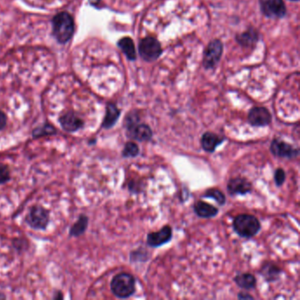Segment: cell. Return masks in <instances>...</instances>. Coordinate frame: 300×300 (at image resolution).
Wrapping results in <instances>:
<instances>
[{
    "label": "cell",
    "mask_w": 300,
    "mask_h": 300,
    "mask_svg": "<svg viewBox=\"0 0 300 300\" xmlns=\"http://www.w3.org/2000/svg\"><path fill=\"white\" fill-rule=\"evenodd\" d=\"M75 30L74 19L67 12H61L52 19V33L59 43L69 42Z\"/></svg>",
    "instance_id": "1"
},
{
    "label": "cell",
    "mask_w": 300,
    "mask_h": 300,
    "mask_svg": "<svg viewBox=\"0 0 300 300\" xmlns=\"http://www.w3.org/2000/svg\"><path fill=\"white\" fill-rule=\"evenodd\" d=\"M112 293L118 298H128L136 291V280L132 274L120 273L112 279Z\"/></svg>",
    "instance_id": "2"
},
{
    "label": "cell",
    "mask_w": 300,
    "mask_h": 300,
    "mask_svg": "<svg viewBox=\"0 0 300 300\" xmlns=\"http://www.w3.org/2000/svg\"><path fill=\"white\" fill-rule=\"evenodd\" d=\"M125 128L127 136L131 139L138 142L150 141L153 137V131L149 125L138 123V118L134 113H130L125 119Z\"/></svg>",
    "instance_id": "3"
},
{
    "label": "cell",
    "mask_w": 300,
    "mask_h": 300,
    "mask_svg": "<svg viewBox=\"0 0 300 300\" xmlns=\"http://www.w3.org/2000/svg\"><path fill=\"white\" fill-rule=\"evenodd\" d=\"M233 229L242 238H252L261 230V223L255 216L240 214L237 216L233 223Z\"/></svg>",
    "instance_id": "4"
},
{
    "label": "cell",
    "mask_w": 300,
    "mask_h": 300,
    "mask_svg": "<svg viewBox=\"0 0 300 300\" xmlns=\"http://www.w3.org/2000/svg\"><path fill=\"white\" fill-rule=\"evenodd\" d=\"M138 51L141 58L147 62L157 60L162 53V48L160 42L153 36H147L141 40Z\"/></svg>",
    "instance_id": "5"
},
{
    "label": "cell",
    "mask_w": 300,
    "mask_h": 300,
    "mask_svg": "<svg viewBox=\"0 0 300 300\" xmlns=\"http://www.w3.org/2000/svg\"><path fill=\"white\" fill-rule=\"evenodd\" d=\"M29 227L35 230H44L49 223L48 211L41 206H33L26 217Z\"/></svg>",
    "instance_id": "6"
},
{
    "label": "cell",
    "mask_w": 300,
    "mask_h": 300,
    "mask_svg": "<svg viewBox=\"0 0 300 300\" xmlns=\"http://www.w3.org/2000/svg\"><path fill=\"white\" fill-rule=\"evenodd\" d=\"M223 54V44L219 40L211 41L205 51L203 64L205 69H212L220 61Z\"/></svg>",
    "instance_id": "7"
},
{
    "label": "cell",
    "mask_w": 300,
    "mask_h": 300,
    "mask_svg": "<svg viewBox=\"0 0 300 300\" xmlns=\"http://www.w3.org/2000/svg\"><path fill=\"white\" fill-rule=\"evenodd\" d=\"M269 149L273 155L282 159L292 160L299 154V150L297 148H294L291 144L278 138H274L272 141Z\"/></svg>",
    "instance_id": "8"
},
{
    "label": "cell",
    "mask_w": 300,
    "mask_h": 300,
    "mask_svg": "<svg viewBox=\"0 0 300 300\" xmlns=\"http://www.w3.org/2000/svg\"><path fill=\"white\" fill-rule=\"evenodd\" d=\"M261 7L263 14L269 18H284L286 15L283 0H262Z\"/></svg>",
    "instance_id": "9"
},
{
    "label": "cell",
    "mask_w": 300,
    "mask_h": 300,
    "mask_svg": "<svg viewBox=\"0 0 300 300\" xmlns=\"http://www.w3.org/2000/svg\"><path fill=\"white\" fill-rule=\"evenodd\" d=\"M249 123L255 127H264L272 121V115L268 109L263 107H255L248 113Z\"/></svg>",
    "instance_id": "10"
},
{
    "label": "cell",
    "mask_w": 300,
    "mask_h": 300,
    "mask_svg": "<svg viewBox=\"0 0 300 300\" xmlns=\"http://www.w3.org/2000/svg\"><path fill=\"white\" fill-rule=\"evenodd\" d=\"M172 236V228L169 226H165L159 232L150 233L147 235V244L152 247H159L169 242Z\"/></svg>",
    "instance_id": "11"
},
{
    "label": "cell",
    "mask_w": 300,
    "mask_h": 300,
    "mask_svg": "<svg viewBox=\"0 0 300 300\" xmlns=\"http://www.w3.org/2000/svg\"><path fill=\"white\" fill-rule=\"evenodd\" d=\"M227 190L232 195H244L251 192L252 184L246 178H232L227 183Z\"/></svg>",
    "instance_id": "12"
},
{
    "label": "cell",
    "mask_w": 300,
    "mask_h": 300,
    "mask_svg": "<svg viewBox=\"0 0 300 300\" xmlns=\"http://www.w3.org/2000/svg\"><path fill=\"white\" fill-rule=\"evenodd\" d=\"M61 127L67 132H75L83 127L84 121L73 112H68L59 118Z\"/></svg>",
    "instance_id": "13"
},
{
    "label": "cell",
    "mask_w": 300,
    "mask_h": 300,
    "mask_svg": "<svg viewBox=\"0 0 300 300\" xmlns=\"http://www.w3.org/2000/svg\"><path fill=\"white\" fill-rule=\"evenodd\" d=\"M223 141H224V137L208 131L202 136V147L205 152L212 154L217 149V147L223 143Z\"/></svg>",
    "instance_id": "14"
},
{
    "label": "cell",
    "mask_w": 300,
    "mask_h": 300,
    "mask_svg": "<svg viewBox=\"0 0 300 300\" xmlns=\"http://www.w3.org/2000/svg\"><path fill=\"white\" fill-rule=\"evenodd\" d=\"M120 115L121 110L114 103H109L106 108L105 117L103 122V128L110 129L114 127L116 121H118Z\"/></svg>",
    "instance_id": "15"
},
{
    "label": "cell",
    "mask_w": 300,
    "mask_h": 300,
    "mask_svg": "<svg viewBox=\"0 0 300 300\" xmlns=\"http://www.w3.org/2000/svg\"><path fill=\"white\" fill-rule=\"evenodd\" d=\"M194 211L198 217L204 218H211L217 216L218 209L211 204L205 202L198 201L194 205Z\"/></svg>",
    "instance_id": "16"
},
{
    "label": "cell",
    "mask_w": 300,
    "mask_h": 300,
    "mask_svg": "<svg viewBox=\"0 0 300 300\" xmlns=\"http://www.w3.org/2000/svg\"><path fill=\"white\" fill-rule=\"evenodd\" d=\"M117 44L129 60L134 61L137 59V52H136L134 42L130 37L121 38Z\"/></svg>",
    "instance_id": "17"
},
{
    "label": "cell",
    "mask_w": 300,
    "mask_h": 300,
    "mask_svg": "<svg viewBox=\"0 0 300 300\" xmlns=\"http://www.w3.org/2000/svg\"><path fill=\"white\" fill-rule=\"evenodd\" d=\"M258 33L256 29H250L246 32L242 33L236 37L237 42L244 47H251L258 42Z\"/></svg>",
    "instance_id": "18"
},
{
    "label": "cell",
    "mask_w": 300,
    "mask_h": 300,
    "mask_svg": "<svg viewBox=\"0 0 300 300\" xmlns=\"http://www.w3.org/2000/svg\"><path fill=\"white\" fill-rule=\"evenodd\" d=\"M234 282L239 287L244 290H251L256 287V277L249 273L237 274L234 278Z\"/></svg>",
    "instance_id": "19"
},
{
    "label": "cell",
    "mask_w": 300,
    "mask_h": 300,
    "mask_svg": "<svg viewBox=\"0 0 300 300\" xmlns=\"http://www.w3.org/2000/svg\"><path fill=\"white\" fill-rule=\"evenodd\" d=\"M261 274H262L263 278H265L266 281H277L281 274V269L274 264L266 263L262 266Z\"/></svg>",
    "instance_id": "20"
},
{
    "label": "cell",
    "mask_w": 300,
    "mask_h": 300,
    "mask_svg": "<svg viewBox=\"0 0 300 300\" xmlns=\"http://www.w3.org/2000/svg\"><path fill=\"white\" fill-rule=\"evenodd\" d=\"M88 227V217L86 215H81L77 222L70 227V235L72 237H79L82 235Z\"/></svg>",
    "instance_id": "21"
},
{
    "label": "cell",
    "mask_w": 300,
    "mask_h": 300,
    "mask_svg": "<svg viewBox=\"0 0 300 300\" xmlns=\"http://www.w3.org/2000/svg\"><path fill=\"white\" fill-rule=\"evenodd\" d=\"M57 134V130L55 129L54 126L46 123L42 125L39 128H36L33 131V137L35 138L42 137V136H48V135Z\"/></svg>",
    "instance_id": "22"
},
{
    "label": "cell",
    "mask_w": 300,
    "mask_h": 300,
    "mask_svg": "<svg viewBox=\"0 0 300 300\" xmlns=\"http://www.w3.org/2000/svg\"><path fill=\"white\" fill-rule=\"evenodd\" d=\"M204 197L212 198L217 202L219 205H223L227 201L226 195H223V192H221L219 189H210L205 192Z\"/></svg>",
    "instance_id": "23"
},
{
    "label": "cell",
    "mask_w": 300,
    "mask_h": 300,
    "mask_svg": "<svg viewBox=\"0 0 300 300\" xmlns=\"http://www.w3.org/2000/svg\"><path fill=\"white\" fill-rule=\"evenodd\" d=\"M139 154V147L134 142H128L122 150V157L124 158H135Z\"/></svg>",
    "instance_id": "24"
},
{
    "label": "cell",
    "mask_w": 300,
    "mask_h": 300,
    "mask_svg": "<svg viewBox=\"0 0 300 300\" xmlns=\"http://www.w3.org/2000/svg\"><path fill=\"white\" fill-rule=\"evenodd\" d=\"M285 178H286V174H285L284 169L278 168V169L276 170L274 179V182H276V184L278 187H281L284 184V182H285Z\"/></svg>",
    "instance_id": "25"
},
{
    "label": "cell",
    "mask_w": 300,
    "mask_h": 300,
    "mask_svg": "<svg viewBox=\"0 0 300 300\" xmlns=\"http://www.w3.org/2000/svg\"><path fill=\"white\" fill-rule=\"evenodd\" d=\"M10 180V171L8 166L0 164V185L8 182Z\"/></svg>",
    "instance_id": "26"
},
{
    "label": "cell",
    "mask_w": 300,
    "mask_h": 300,
    "mask_svg": "<svg viewBox=\"0 0 300 300\" xmlns=\"http://www.w3.org/2000/svg\"><path fill=\"white\" fill-rule=\"evenodd\" d=\"M7 122V115H6V114H5L3 111H1V110H0V131H1V130H3V129L6 127Z\"/></svg>",
    "instance_id": "27"
},
{
    "label": "cell",
    "mask_w": 300,
    "mask_h": 300,
    "mask_svg": "<svg viewBox=\"0 0 300 300\" xmlns=\"http://www.w3.org/2000/svg\"><path fill=\"white\" fill-rule=\"evenodd\" d=\"M239 297L240 299H246V298H248V299H253V298H254V297H253L251 295H249V294L246 293H243V292H240V293L239 294V297Z\"/></svg>",
    "instance_id": "28"
},
{
    "label": "cell",
    "mask_w": 300,
    "mask_h": 300,
    "mask_svg": "<svg viewBox=\"0 0 300 300\" xmlns=\"http://www.w3.org/2000/svg\"><path fill=\"white\" fill-rule=\"evenodd\" d=\"M89 2L93 6H97L101 2V0H89Z\"/></svg>",
    "instance_id": "29"
},
{
    "label": "cell",
    "mask_w": 300,
    "mask_h": 300,
    "mask_svg": "<svg viewBox=\"0 0 300 300\" xmlns=\"http://www.w3.org/2000/svg\"><path fill=\"white\" fill-rule=\"evenodd\" d=\"M291 1H295V2H297V1H298V0H291Z\"/></svg>",
    "instance_id": "30"
}]
</instances>
